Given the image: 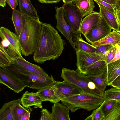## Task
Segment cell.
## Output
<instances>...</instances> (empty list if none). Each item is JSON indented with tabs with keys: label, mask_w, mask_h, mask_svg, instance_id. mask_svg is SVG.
<instances>
[{
	"label": "cell",
	"mask_w": 120,
	"mask_h": 120,
	"mask_svg": "<svg viewBox=\"0 0 120 120\" xmlns=\"http://www.w3.org/2000/svg\"><path fill=\"white\" fill-rule=\"evenodd\" d=\"M65 44L58 31L50 24L43 23L41 33L33 58L38 63L58 58L61 54Z\"/></svg>",
	"instance_id": "1"
},
{
	"label": "cell",
	"mask_w": 120,
	"mask_h": 120,
	"mask_svg": "<svg viewBox=\"0 0 120 120\" xmlns=\"http://www.w3.org/2000/svg\"><path fill=\"white\" fill-rule=\"evenodd\" d=\"M22 27L18 35L21 53L27 56L34 54L40 37L42 23L24 15L22 16Z\"/></svg>",
	"instance_id": "2"
},
{
	"label": "cell",
	"mask_w": 120,
	"mask_h": 120,
	"mask_svg": "<svg viewBox=\"0 0 120 120\" xmlns=\"http://www.w3.org/2000/svg\"><path fill=\"white\" fill-rule=\"evenodd\" d=\"M4 68L17 78L25 87L39 90L54 85L58 81L55 80L52 75L45 77L24 70L13 64Z\"/></svg>",
	"instance_id": "3"
},
{
	"label": "cell",
	"mask_w": 120,
	"mask_h": 120,
	"mask_svg": "<svg viewBox=\"0 0 120 120\" xmlns=\"http://www.w3.org/2000/svg\"><path fill=\"white\" fill-rule=\"evenodd\" d=\"M62 103L67 106L72 112L83 109L88 111L94 109L101 105L103 97L92 93L84 91L78 94L61 98Z\"/></svg>",
	"instance_id": "4"
},
{
	"label": "cell",
	"mask_w": 120,
	"mask_h": 120,
	"mask_svg": "<svg viewBox=\"0 0 120 120\" xmlns=\"http://www.w3.org/2000/svg\"><path fill=\"white\" fill-rule=\"evenodd\" d=\"M61 77L64 81L80 88L84 91L94 94L103 97L104 93L87 75L76 70L64 68L62 70Z\"/></svg>",
	"instance_id": "5"
},
{
	"label": "cell",
	"mask_w": 120,
	"mask_h": 120,
	"mask_svg": "<svg viewBox=\"0 0 120 120\" xmlns=\"http://www.w3.org/2000/svg\"><path fill=\"white\" fill-rule=\"evenodd\" d=\"M62 7L64 18L67 22L75 31L80 32L83 17L78 8L72 2L64 3Z\"/></svg>",
	"instance_id": "6"
},
{
	"label": "cell",
	"mask_w": 120,
	"mask_h": 120,
	"mask_svg": "<svg viewBox=\"0 0 120 120\" xmlns=\"http://www.w3.org/2000/svg\"><path fill=\"white\" fill-rule=\"evenodd\" d=\"M55 9L56 12L55 18L57 21L56 28L69 41L74 50L76 51L77 49L75 45L72 38L74 35L79 33L71 27L65 20L62 7H56Z\"/></svg>",
	"instance_id": "7"
},
{
	"label": "cell",
	"mask_w": 120,
	"mask_h": 120,
	"mask_svg": "<svg viewBox=\"0 0 120 120\" xmlns=\"http://www.w3.org/2000/svg\"><path fill=\"white\" fill-rule=\"evenodd\" d=\"M112 29L100 15L97 23L84 36L88 42L92 44L105 37L111 32Z\"/></svg>",
	"instance_id": "8"
},
{
	"label": "cell",
	"mask_w": 120,
	"mask_h": 120,
	"mask_svg": "<svg viewBox=\"0 0 120 120\" xmlns=\"http://www.w3.org/2000/svg\"><path fill=\"white\" fill-rule=\"evenodd\" d=\"M0 83L5 85L17 93L21 92L26 87L19 80L5 69L1 67Z\"/></svg>",
	"instance_id": "9"
},
{
	"label": "cell",
	"mask_w": 120,
	"mask_h": 120,
	"mask_svg": "<svg viewBox=\"0 0 120 120\" xmlns=\"http://www.w3.org/2000/svg\"><path fill=\"white\" fill-rule=\"evenodd\" d=\"M56 93L60 99L78 94L84 91L79 88L64 81H58L53 86Z\"/></svg>",
	"instance_id": "10"
},
{
	"label": "cell",
	"mask_w": 120,
	"mask_h": 120,
	"mask_svg": "<svg viewBox=\"0 0 120 120\" xmlns=\"http://www.w3.org/2000/svg\"><path fill=\"white\" fill-rule=\"evenodd\" d=\"M75 51L77 59L76 65L77 69L79 71L98 60H104L102 54L88 52L77 49Z\"/></svg>",
	"instance_id": "11"
},
{
	"label": "cell",
	"mask_w": 120,
	"mask_h": 120,
	"mask_svg": "<svg viewBox=\"0 0 120 120\" xmlns=\"http://www.w3.org/2000/svg\"><path fill=\"white\" fill-rule=\"evenodd\" d=\"M0 36L2 39L6 38L9 41L10 44L9 47L22 56L18 35L7 28L2 26L0 28Z\"/></svg>",
	"instance_id": "12"
},
{
	"label": "cell",
	"mask_w": 120,
	"mask_h": 120,
	"mask_svg": "<svg viewBox=\"0 0 120 120\" xmlns=\"http://www.w3.org/2000/svg\"><path fill=\"white\" fill-rule=\"evenodd\" d=\"M96 2L99 8V13L100 15L112 29L117 31L119 28V24L116 17L115 9L109 8L98 2Z\"/></svg>",
	"instance_id": "13"
},
{
	"label": "cell",
	"mask_w": 120,
	"mask_h": 120,
	"mask_svg": "<svg viewBox=\"0 0 120 120\" xmlns=\"http://www.w3.org/2000/svg\"><path fill=\"white\" fill-rule=\"evenodd\" d=\"M20 99L21 104L27 109L32 106H34L35 108L42 109V107L43 101L37 92H29L26 90Z\"/></svg>",
	"instance_id": "14"
},
{
	"label": "cell",
	"mask_w": 120,
	"mask_h": 120,
	"mask_svg": "<svg viewBox=\"0 0 120 120\" xmlns=\"http://www.w3.org/2000/svg\"><path fill=\"white\" fill-rule=\"evenodd\" d=\"M20 104V98L5 103L0 110V120H17L14 109L17 105Z\"/></svg>",
	"instance_id": "15"
},
{
	"label": "cell",
	"mask_w": 120,
	"mask_h": 120,
	"mask_svg": "<svg viewBox=\"0 0 120 120\" xmlns=\"http://www.w3.org/2000/svg\"><path fill=\"white\" fill-rule=\"evenodd\" d=\"M14 64L22 68L36 74L45 77L49 76L40 66L30 63L23 58H13Z\"/></svg>",
	"instance_id": "16"
},
{
	"label": "cell",
	"mask_w": 120,
	"mask_h": 120,
	"mask_svg": "<svg viewBox=\"0 0 120 120\" xmlns=\"http://www.w3.org/2000/svg\"><path fill=\"white\" fill-rule=\"evenodd\" d=\"M51 113V120H70L69 108L62 103L58 102L54 104Z\"/></svg>",
	"instance_id": "17"
},
{
	"label": "cell",
	"mask_w": 120,
	"mask_h": 120,
	"mask_svg": "<svg viewBox=\"0 0 120 120\" xmlns=\"http://www.w3.org/2000/svg\"><path fill=\"white\" fill-rule=\"evenodd\" d=\"M100 14L99 12L93 11L87 15L82 20L80 28L81 33L84 36L98 22Z\"/></svg>",
	"instance_id": "18"
},
{
	"label": "cell",
	"mask_w": 120,
	"mask_h": 120,
	"mask_svg": "<svg viewBox=\"0 0 120 120\" xmlns=\"http://www.w3.org/2000/svg\"><path fill=\"white\" fill-rule=\"evenodd\" d=\"M107 65L104 61L100 60L79 71L86 75H98L102 73L107 68Z\"/></svg>",
	"instance_id": "19"
},
{
	"label": "cell",
	"mask_w": 120,
	"mask_h": 120,
	"mask_svg": "<svg viewBox=\"0 0 120 120\" xmlns=\"http://www.w3.org/2000/svg\"><path fill=\"white\" fill-rule=\"evenodd\" d=\"M19 11L26 16L36 19H39L37 11L33 6L30 0H18Z\"/></svg>",
	"instance_id": "20"
},
{
	"label": "cell",
	"mask_w": 120,
	"mask_h": 120,
	"mask_svg": "<svg viewBox=\"0 0 120 120\" xmlns=\"http://www.w3.org/2000/svg\"><path fill=\"white\" fill-rule=\"evenodd\" d=\"M117 44L120 45V33L113 30L105 37L92 45L96 47L105 45H114Z\"/></svg>",
	"instance_id": "21"
},
{
	"label": "cell",
	"mask_w": 120,
	"mask_h": 120,
	"mask_svg": "<svg viewBox=\"0 0 120 120\" xmlns=\"http://www.w3.org/2000/svg\"><path fill=\"white\" fill-rule=\"evenodd\" d=\"M53 86L38 91L37 94L43 101H47L54 104L60 101V98L54 90Z\"/></svg>",
	"instance_id": "22"
},
{
	"label": "cell",
	"mask_w": 120,
	"mask_h": 120,
	"mask_svg": "<svg viewBox=\"0 0 120 120\" xmlns=\"http://www.w3.org/2000/svg\"><path fill=\"white\" fill-rule=\"evenodd\" d=\"M79 32L73 37V41L75 45L78 50L90 53H95L96 48L85 41Z\"/></svg>",
	"instance_id": "23"
},
{
	"label": "cell",
	"mask_w": 120,
	"mask_h": 120,
	"mask_svg": "<svg viewBox=\"0 0 120 120\" xmlns=\"http://www.w3.org/2000/svg\"><path fill=\"white\" fill-rule=\"evenodd\" d=\"M87 76L104 93L106 87L108 85L107 68L98 75H89Z\"/></svg>",
	"instance_id": "24"
},
{
	"label": "cell",
	"mask_w": 120,
	"mask_h": 120,
	"mask_svg": "<svg viewBox=\"0 0 120 120\" xmlns=\"http://www.w3.org/2000/svg\"><path fill=\"white\" fill-rule=\"evenodd\" d=\"M94 0H76L72 3L78 8L83 17L91 13L95 7Z\"/></svg>",
	"instance_id": "25"
},
{
	"label": "cell",
	"mask_w": 120,
	"mask_h": 120,
	"mask_svg": "<svg viewBox=\"0 0 120 120\" xmlns=\"http://www.w3.org/2000/svg\"><path fill=\"white\" fill-rule=\"evenodd\" d=\"M108 85L120 75V59L107 64Z\"/></svg>",
	"instance_id": "26"
},
{
	"label": "cell",
	"mask_w": 120,
	"mask_h": 120,
	"mask_svg": "<svg viewBox=\"0 0 120 120\" xmlns=\"http://www.w3.org/2000/svg\"><path fill=\"white\" fill-rule=\"evenodd\" d=\"M13 58L8 53L7 48L0 44V67L4 68L14 63Z\"/></svg>",
	"instance_id": "27"
},
{
	"label": "cell",
	"mask_w": 120,
	"mask_h": 120,
	"mask_svg": "<svg viewBox=\"0 0 120 120\" xmlns=\"http://www.w3.org/2000/svg\"><path fill=\"white\" fill-rule=\"evenodd\" d=\"M22 15L19 10L13 11L12 12L11 19L14 26L16 34L18 36L20 34L22 27Z\"/></svg>",
	"instance_id": "28"
},
{
	"label": "cell",
	"mask_w": 120,
	"mask_h": 120,
	"mask_svg": "<svg viewBox=\"0 0 120 120\" xmlns=\"http://www.w3.org/2000/svg\"><path fill=\"white\" fill-rule=\"evenodd\" d=\"M113 87L104 91L103 97V101L111 100L118 101L120 100V89Z\"/></svg>",
	"instance_id": "29"
},
{
	"label": "cell",
	"mask_w": 120,
	"mask_h": 120,
	"mask_svg": "<svg viewBox=\"0 0 120 120\" xmlns=\"http://www.w3.org/2000/svg\"><path fill=\"white\" fill-rule=\"evenodd\" d=\"M103 120H120V103L118 101Z\"/></svg>",
	"instance_id": "30"
},
{
	"label": "cell",
	"mask_w": 120,
	"mask_h": 120,
	"mask_svg": "<svg viewBox=\"0 0 120 120\" xmlns=\"http://www.w3.org/2000/svg\"><path fill=\"white\" fill-rule=\"evenodd\" d=\"M117 101L114 100L103 101L100 107L105 117L108 114Z\"/></svg>",
	"instance_id": "31"
},
{
	"label": "cell",
	"mask_w": 120,
	"mask_h": 120,
	"mask_svg": "<svg viewBox=\"0 0 120 120\" xmlns=\"http://www.w3.org/2000/svg\"><path fill=\"white\" fill-rule=\"evenodd\" d=\"M105 116L100 107L95 109L85 120H103Z\"/></svg>",
	"instance_id": "32"
},
{
	"label": "cell",
	"mask_w": 120,
	"mask_h": 120,
	"mask_svg": "<svg viewBox=\"0 0 120 120\" xmlns=\"http://www.w3.org/2000/svg\"><path fill=\"white\" fill-rule=\"evenodd\" d=\"M28 111L21 105L20 104L17 105L14 109V112L17 120H20L21 117Z\"/></svg>",
	"instance_id": "33"
},
{
	"label": "cell",
	"mask_w": 120,
	"mask_h": 120,
	"mask_svg": "<svg viewBox=\"0 0 120 120\" xmlns=\"http://www.w3.org/2000/svg\"><path fill=\"white\" fill-rule=\"evenodd\" d=\"M114 45H105L96 47V50L95 53L99 54H101L104 52L110 49Z\"/></svg>",
	"instance_id": "34"
},
{
	"label": "cell",
	"mask_w": 120,
	"mask_h": 120,
	"mask_svg": "<svg viewBox=\"0 0 120 120\" xmlns=\"http://www.w3.org/2000/svg\"><path fill=\"white\" fill-rule=\"evenodd\" d=\"M40 120H51V113L47 109H42Z\"/></svg>",
	"instance_id": "35"
},
{
	"label": "cell",
	"mask_w": 120,
	"mask_h": 120,
	"mask_svg": "<svg viewBox=\"0 0 120 120\" xmlns=\"http://www.w3.org/2000/svg\"><path fill=\"white\" fill-rule=\"evenodd\" d=\"M115 51L116 48L114 45L111 49L109 53L105 60V61L107 64L110 63L113 59L115 56Z\"/></svg>",
	"instance_id": "36"
},
{
	"label": "cell",
	"mask_w": 120,
	"mask_h": 120,
	"mask_svg": "<svg viewBox=\"0 0 120 120\" xmlns=\"http://www.w3.org/2000/svg\"><path fill=\"white\" fill-rule=\"evenodd\" d=\"M114 46L116 48L115 56L110 63L114 62L120 59V45L117 44Z\"/></svg>",
	"instance_id": "37"
},
{
	"label": "cell",
	"mask_w": 120,
	"mask_h": 120,
	"mask_svg": "<svg viewBox=\"0 0 120 120\" xmlns=\"http://www.w3.org/2000/svg\"><path fill=\"white\" fill-rule=\"evenodd\" d=\"M18 0H6V2L13 11L16 10L18 5Z\"/></svg>",
	"instance_id": "38"
},
{
	"label": "cell",
	"mask_w": 120,
	"mask_h": 120,
	"mask_svg": "<svg viewBox=\"0 0 120 120\" xmlns=\"http://www.w3.org/2000/svg\"><path fill=\"white\" fill-rule=\"evenodd\" d=\"M120 89V75L115 78L109 85Z\"/></svg>",
	"instance_id": "39"
},
{
	"label": "cell",
	"mask_w": 120,
	"mask_h": 120,
	"mask_svg": "<svg viewBox=\"0 0 120 120\" xmlns=\"http://www.w3.org/2000/svg\"><path fill=\"white\" fill-rule=\"evenodd\" d=\"M96 2H98L103 6L109 8L115 9V6L100 0H94Z\"/></svg>",
	"instance_id": "40"
},
{
	"label": "cell",
	"mask_w": 120,
	"mask_h": 120,
	"mask_svg": "<svg viewBox=\"0 0 120 120\" xmlns=\"http://www.w3.org/2000/svg\"><path fill=\"white\" fill-rule=\"evenodd\" d=\"M40 3L42 4H54L57 3L61 0H37Z\"/></svg>",
	"instance_id": "41"
},
{
	"label": "cell",
	"mask_w": 120,
	"mask_h": 120,
	"mask_svg": "<svg viewBox=\"0 0 120 120\" xmlns=\"http://www.w3.org/2000/svg\"><path fill=\"white\" fill-rule=\"evenodd\" d=\"M31 112L28 109L27 112L21 118L20 120H29Z\"/></svg>",
	"instance_id": "42"
},
{
	"label": "cell",
	"mask_w": 120,
	"mask_h": 120,
	"mask_svg": "<svg viewBox=\"0 0 120 120\" xmlns=\"http://www.w3.org/2000/svg\"><path fill=\"white\" fill-rule=\"evenodd\" d=\"M2 40L0 43L3 47L6 48L9 46L10 42L7 39L4 38Z\"/></svg>",
	"instance_id": "43"
},
{
	"label": "cell",
	"mask_w": 120,
	"mask_h": 120,
	"mask_svg": "<svg viewBox=\"0 0 120 120\" xmlns=\"http://www.w3.org/2000/svg\"><path fill=\"white\" fill-rule=\"evenodd\" d=\"M115 13L119 25H120V10L115 9Z\"/></svg>",
	"instance_id": "44"
},
{
	"label": "cell",
	"mask_w": 120,
	"mask_h": 120,
	"mask_svg": "<svg viewBox=\"0 0 120 120\" xmlns=\"http://www.w3.org/2000/svg\"><path fill=\"white\" fill-rule=\"evenodd\" d=\"M105 2L111 5H115L116 0H100Z\"/></svg>",
	"instance_id": "45"
},
{
	"label": "cell",
	"mask_w": 120,
	"mask_h": 120,
	"mask_svg": "<svg viewBox=\"0 0 120 120\" xmlns=\"http://www.w3.org/2000/svg\"><path fill=\"white\" fill-rule=\"evenodd\" d=\"M115 9L120 10V0H116L115 4Z\"/></svg>",
	"instance_id": "46"
},
{
	"label": "cell",
	"mask_w": 120,
	"mask_h": 120,
	"mask_svg": "<svg viewBox=\"0 0 120 120\" xmlns=\"http://www.w3.org/2000/svg\"><path fill=\"white\" fill-rule=\"evenodd\" d=\"M6 0H0V6L3 7H5L6 5Z\"/></svg>",
	"instance_id": "47"
},
{
	"label": "cell",
	"mask_w": 120,
	"mask_h": 120,
	"mask_svg": "<svg viewBox=\"0 0 120 120\" xmlns=\"http://www.w3.org/2000/svg\"><path fill=\"white\" fill-rule=\"evenodd\" d=\"M64 3H66L70 2H72L76 0H62Z\"/></svg>",
	"instance_id": "48"
},
{
	"label": "cell",
	"mask_w": 120,
	"mask_h": 120,
	"mask_svg": "<svg viewBox=\"0 0 120 120\" xmlns=\"http://www.w3.org/2000/svg\"><path fill=\"white\" fill-rule=\"evenodd\" d=\"M117 31L120 33V25H119V28L118 30Z\"/></svg>",
	"instance_id": "49"
},
{
	"label": "cell",
	"mask_w": 120,
	"mask_h": 120,
	"mask_svg": "<svg viewBox=\"0 0 120 120\" xmlns=\"http://www.w3.org/2000/svg\"><path fill=\"white\" fill-rule=\"evenodd\" d=\"M118 101H119V102L120 103V100H119Z\"/></svg>",
	"instance_id": "50"
}]
</instances>
